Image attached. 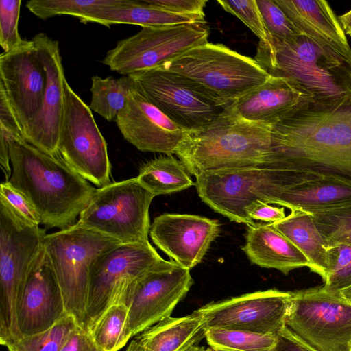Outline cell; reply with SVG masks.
<instances>
[{
	"instance_id": "13",
	"label": "cell",
	"mask_w": 351,
	"mask_h": 351,
	"mask_svg": "<svg viewBox=\"0 0 351 351\" xmlns=\"http://www.w3.org/2000/svg\"><path fill=\"white\" fill-rule=\"evenodd\" d=\"M130 76L141 95L189 133L205 129L226 108L189 79L162 67Z\"/></svg>"
},
{
	"instance_id": "48",
	"label": "cell",
	"mask_w": 351,
	"mask_h": 351,
	"mask_svg": "<svg viewBox=\"0 0 351 351\" xmlns=\"http://www.w3.org/2000/svg\"><path fill=\"white\" fill-rule=\"evenodd\" d=\"M341 295L351 304V285L339 291Z\"/></svg>"
},
{
	"instance_id": "12",
	"label": "cell",
	"mask_w": 351,
	"mask_h": 351,
	"mask_svg": "<svg viewBox=\"0 0 351 351\" xmlns=\"http://www.w3.org/2000/svg\"><path fill=\"white\" fill-rule=\"evenodd\" d=\"M206 23L182 24L165 27H142L120 40L102 62L123 75L160 67L187 51L208 43Z\"/></svg>"
},
{
	"instance_id": "43",
	"label": "cell",
	"mask_w": 351,
	"mask_h": 351,
	"mask_svg": "<svg viewBox=\"0 0 351 351\" xmlns=\"http://www.w3.org/2000/svg\"><path fill=\"white\" fill-rule=\"evenodd\" d=\"M61 351H104L94 342L89 330L77 325Z\"/></svg>"
},
{
	"instance_id": "10",
	"label": "cell",
	"mask_w": 351,
	"mask_h": 351,
	"mask_svg": "<svg viewBox=\"0 0 351 351\" xmlns=\"http://www.w3.org/2000/svg\"><path fill=\"white\" fill-rule=\"evenodd\" d=\"M285 325L318 351H350L351 304L324 286L291 291Z\"/></svg>"
},
{
	"instance_id": "28",
	"label": "cell",
	"mask_w": 351,
	"mask_h": 351,
	"mask_svg": "<svg viewBox=\"0 0 351 351\" xmlns=\"http://www.w3.org/2000/svg\"><path fill=\"white\" fill-rule=\"evenodd\" d=\"M291 211L289 215L272 225L304 254L311 264V271L318 274L324 282L327 249L312 215L301 210Z\"/></svg>"
},
{
	"instance_id": "29",
	"label": "cell",
	"mask_w": 351,
	"mask_h": 351,
	"mask_svg": "<svg viewBox=\"0 0 351 351\" xmlns=\"http://www.w3.org/2000/svg\"><path fill=\"white\" fill-rule=\"evenodd\" d=\"M136 178L155 196L181 191L195 184L184 165L171 155L143 164Z\"/></svg>"
},
{
	"instance_id": "44",
	"label": "cell",
	"mask_w": 351,
	"mask_h": 351,
	"mask_svg": "<svg viewBox=\"0 0 351 351\" xmlns=\"http://www.w3.org/2000/svg\"><path fill=\"white\" fill-rule=\"evenodd\" d=\"M271 351H318L304 341L287 326L277 333V343Z\"/></svg>"
},
{
	"instance_id": "45",
	"label": "cell",
	"mask_w": 351,
	"mask_h": 351,
	"mask_svg": "<svg viewBox=\"0 0 351 351\" xmlns=\"http://www.w3.org/2000/svg\"><path fill=\"white\" fill-rule=\"evenodd\" d=\"M249 217L253 220H259L268 223L277 222L285 218L284 207L271 206L270 204L258 202L247 211Z\"/></svg>"
},
{
	"instance_id": "33",
	"label": "cell",
	"mask_w": 351,
	"mask_h": 351,
	"mask_svg": "<svg viewBox=\"0 0 351 351\" xmlns=\"http://www.w3.org/2000/svg\"><path fill=\"white\" fill-rule=\"evenodd\" d=\"M128 0H31L27 8L37 17L46 20L58 15L77 17L83 23L104 8L123 4Z\"/></svg>"
},
{
	"instance_id": "6",
	"label": "cell",
	"mask_w": 351,
	"mask_h": 351,
	"mask_svg": "<svg viewBox=\"0 0 351 351\" xmlns=\"http://www.w3.org/2000/svg\"><path fill=\"white\" fill-rule=\"evenodd\" d=\"M160 67L189 79L224 107L262 84L269 76L254 59L222 44L208 42Z\"/></svg>"
},
{
	"instance_id": "42",
	"label": "cell",
	"mask_w": 351,
	"mask_h": 351,
	"mask_svg": "<svg viewBox=\"0 0 351 351\" xmlns=\"http://www.w3.org/2000/svg\"><path fill=\"white\" fill-rule=\"evenodd\" d=\"M0 128L9 135L25 139L20 123L1 87H0Z\"/></svg>"
},
{
	"instance_id": "35",
	"label": "cell",
	"mask_w": 351,
	"mask_h": 351,
	"mask_svg": "<svg viewBox=\"0 0 351 351\" xmlns=\"http://www.w3.org/2000/svg\"><path fill=\"white\" fill-rule=\"evenodd\" d=\"M77 325L75 319L66 314L48 330L24 337L6 347L8 351H61Z\"/></svg>"
},
{
	"instance_id": "18",
	"label": "cell",
	"mask_w": 351,
	"mask_h": 351,
	"mask_svg": "<svg viewBox=\"0 0 351 351\" xmlns=\"http://www.w3.org/2000/svg\"><path fill=\"white\" fill-rule=\"evenodd\" d=\"M0 77V87L24 134L43 105L46 87L45 71L32 40H25L16 49L1 54Z\"/></svg>"
},
{
	"instance_id": "40",
	"label": "cell",
	"mask_w": 351,
	"mask_h": 351,
	"mask_svg": "<svg viewBox=\"0 0 351 351\" xmlns=\"http://www.w3.org/2000/svg\"><path fill=\"white\" fill-rule=\"evenodd\" d=\"M0 198L4 199L16 213L28 221L41 225L40 217L27 198L9 182L0 185Z\"/></svg>"
},
{
	"instance_id": "2",
	"label": "cell",
	"mask_w": 351,
	"mask_h": 351,
	"mask_svg": "<svg viewBox=\"0 0 351 351\" xmlns=\"http://www.w3.org/2000/svg\"><path fill=\"white\" fill-rule=\"evenodd\" d=\"M9 146L12 174L8 182L22 193L45 228L66 229L86 207L96 191L60 156H50L24 138L1 130Z\"/></svg>"
},
{
	"instance_id": "22",
	"label": "cell",
	"mask_w": 351,
	"mask_h": 351,
	"mask_svg": "<svg viewBox=\"0 0 351 351\" xmlns=\"http://www.w3.org/2000/svg\"><path fill=\"white\" fill-rule=\"evenodd\" d=\"M311 98L293 81L269 75L265 82L226 108L245 120L274 125Z\"/></svg>"
},
{
	"instance_id": "51",
	"label": "cell",
	"mask_w": 351,
	"mask_h": 351,
	"mask_svg": "<svg viewBox=\"0 0 351 351\" xmlns=\"http://www.w3.org/2000/svg\"><path fill=\"white\" fill-rule=\"evenodd\" d=\"M350 351H351V345H350Z\"/></svg>"
},
{
	"instance_id": "31",
	"label": "cell",
	"mask_w": 351,
	"mask_h": 351,
	"mask_svg": "<svg viewBox=\"0 0 351 351\" xmlns=\"http://www.w3.org/2000/svg\"><path fill=\"white\" fill-rule=\"evenodd\" d=\"M128 307L123 302L111 305L89 330L96 345L104 351H118L131 338Z\"/></svg>"
},
{
	"instance_id": "9",
	"label": "cell",
	"mask_w": 351,
	"mask_h": 351,
	"mask_svg": "<svg viewBox=\"0 0 351 351\" xmlns=\"http://www.w3.org/2000/svg\"><path fill=\"white\" fill-rule=\"evenodd\" d=\"M154 197L136 177L111 182L96 190L76 223L121 244L147 242Z\"/></svg>"
},
{
	"instance_id": "16",
	"label": "cell",
	"mask_w": 351,
	"mask_h": 351,
	"mask_svg": "<svg viewBox=\"0 0 351 351\" xmlns=\"http://www.w3.org/2000/svg\"><path fill=\"white\" fill-rule=\"evenodd\" d=\"M291 291L268 289L206 304L197 311L206 327L277 335L285 326Z\"/></svg>"
},
{
	"instance_id": "7",
	"label": "cell",
	"mask_w": 351,
	"mask_h": 351,
	"mask_svg": "<svg viewBox=\"0 0 351 351\" xmlns=\"http://www.w3.org/2000/svg\"><path fill=\"white\" fill-rule=\"evenodd\" d=\"M254 60L269 75L297 83L311 99L330 97L343 91L351 66V60L322 50L303 36L285 43L270 35L266 42L259 41Z\"/></svg>"
},
{
	"instance_id": "17",
	"label": "cell",
	"mask_w": 351,
	"mask_h": 351,
	"mask_svg": "<svg viewBox=\"0 0 351 351\" xmlns=\"http://www.w3.org/2000/svg\"><path fill=\"white\" fill-rule=\"evenodd\" d=\"M46 73V87L43 105L24 130L25 140L52 156L58 152L64 107V83L66 80L58 41L45 33L32 39Z\"/></svg>"
},
{
	"instance_id": "21",
	"label": "cell",
	"mask_w": 351,
	"mask_h": 351,
	"mask_svg": "<svg viewBox=\"0 0 351 351\" xmlns=\"http://www.w3.org/2000/svg\"><path fill=\"white\" fill-rule=\"evenodd\" d=\"M115 121L123 138L141 152L176 154L189 133L137 90Z\"/></svg>"
},
{
	"instance_id": "24",
	"label": "cell",
	"mask_w": 351,
	"mask_h": 351,
	"mask_svg": "<svg viewBox=\"0 0 351 351\" xmlns=\"http://www.w3.org/2000/svg\"><path fill=\"white\" fill-rule=\"evenodd\" d=\"M242 249L253 264L277 269L285 275L295 269L311 267L304 254L272 223H254L247 226Z\"/></svg>"
},
{
	"instance_id": "49",
	"label": "cell",
	"mask_w": 351,
	"mask_h": 351,
	"mask_svg": "<svg viewBox=\"0 0 351 351\" xmlns=\"http://www.w3.org/2000/svg\"><path fill=\"white\" fill-rule=\"evenodd\" d=\"M186 351H210V348L205 349L204 347H199L197 346H193L189 348Z\"/></svg>"
},
{
	"instance_id": "15",
	"label": "cell",
	"mask_w": 351,
	"mask_h": 351,
	"mask_svg": "<svg viewBox=\"0 0 351 351\" xmlns=\"http://www.w3.org/2000/svg\"><path fill=\"white\" fill-rule=\"evenodd\" d=\"M193 284L190 270L173 261H165L135 279L123 298L128 307L130 337L171 316Z\"/></svg>"
},
{
	"instance_id": "3",
	"label": "cell",
	"mask_w": 351,
	"mask_h": 351,
	"mask_svg": "<svg viewBox=\"0 0 351 351\" xmlns=\"http://www.w3.org/2000/svg\"><path fill=\"white\" fill-rule=\"evenodd\" d=\"M272 124L242 119L226 108L205 129L188 133L176 152L190 174L267 167Z\"/></svg>"
},
{
	"instance_id": "30",
	"label": "cell",
	"mask_w": 351,
	"mask_h": 351,
	"mask_svg": "<svg viewBox=\"0 0 351 351\" xmlns=\"http://www.w3.org/2000/svg\"><path fill=\"white\" fill-rule=\"evenodd\" d=\"M91 80L90 110L108 121H115L131 95L136 90L133 78L130 75L119 78L95 75Z\"/></svg>"
},
{
	"instance_id": "5",
	"label": "cell",
	"mask_w": 351,
	"mask_h": 351,
	"mask_svg": "<svg viewBox=\"0 0 351 351\" xmlns=\"http://www.w3.org/2000/svg\"><path fill=\"white\" fill-rule=\"evenodd\" d=\"M322 177L301 171L252 167L219 171L196 178L199 197L215 212L247 226L255 222L247 215L258 202L274 204L288 188Z\"/></svg>"
},
{
	"instance_id": "37",
	"label": "cell",
	"mask_w": 351,
	"mask_h": 351,
	"mask_svg": "<svg viewBox=\"0 0 351 351\" xmlns=\"http://www.w3.org/2000/svg\"><path fill=\"white\" fill-rule=\"evenodd\" d=\"M324 287L339 291L351 285V247L339 245L327 249L326 277Z\"/></svg>"
},
{
	"instance_id": "36",
	"label": "cell",
	"mask_w": 351,
	"mask_h": 351,
	"mask_svg": "<svg viewBox=\"0 0 351 351\" xmlns=\"http://www.w3.org/2000/svg\"><path fill=\"white\" fill-rule=\"evenodd\" d=\"M264 24L278 41L292 43L302 35L274 0H256Z\"/></svg>"
},
{
	"instance_id": "8",
	"label": "cell",
	"mask_w": 351,
	"mask_h": 351,
	"mask_svg": "<svg viewBox=\"0 0 351 351\" xmlns=\"http://www.w3.org/2000/svg\"><path fill=\"white\" fill-rule=\"evenodd\" d=\"M121 244L77 223L45 236L44 250L61 289L66 313L82 327L91 269L99 257Z\"/></svg>"
},
{
	"instance_id": "32",
	"label": "cell",
	"mask_w": 351,
	"mask_h": 351,
	"mask_svg": "<svg viewBox=\"0 0 351 351\" xmlns=\"http://www.w3.org/2000/svg\"><path fill=\"white\" fill-rule=\"evenodd\" d=\"M205 337L211 348L228 351H271L277 343V335L221 328H206Z\"/></svg>"
},
{
	"instance_id": "1",
	"label": "cell",
	"mask_w": 351,
	"mask_h": 351,
	"mask_svg": "<svg viewBox=\"0 0 351 351\" xmlns=\"http://www.w3.org/2000/svg\"><path fill=\"white\" fill-rule=\"evenodd\" d=\"M268 162L351 184V67L343 91L307 100L273 125Z\"/></svg>"
},
{
	"instance_id": "4",
	"label": "cell",
	"mask_w": 351,
	"mask_h": 351,
	"mask_svg": "<svg viewBox=\"0 0 351 351\" xmlns=\"http://www.w3.org/2000/svg\"><path fill=\"white\" fill-rule=\"evenodd\" d=\"M46 229L34 224L0 198V343L21 339L17 308L29 276L44 250Z\"/></svg>"
},
{
	"instance_id": "27",
	"label": "cell",
	"mask_w": 351,
	"mask_h": 351,
	"mask_svg": "<svg viewBox=\"0 0 351 351\" xmlns=\"http://www.w3.org/2000/svg\"><path fill=\"white\" fill-rule=\"evenodd\" d=\"M83 23H96L106 27L114 24H132L142 27L206 23L204 16L171 13L154 7L145 0H128L121 5L104 8L86 18Z\"/></svg>"
},
{
	"instance_id": "34",
	"label": "cell",
	"mask_w": 351,
	"mask_h": 351,
	"mask_svg": "<svg viewBox=\"0 0 351 351\" xmlns=\"http://www.w3.org/2000/svg\"><path fill=\"white\" fill-rule=\"evenodd\" d=\"M312 217L326 249L339 245L351 247V204Z\"/></svg>"
},
{
	"instance_id": "26",
	"label": "cell",
	"mask_w": 351,
	"mask_h": 351,
	"mask_svg": "<svg viewBox=\"0 0 351 351\" xmlns=\"http://www.w3.org/2000/svg\"><path fill=\"white\" fill-rule=\"evenodd\" d=\"M351 204V184L331 178L320 177L285 190L274 204L291 210L310 214Z\"/></svg>"
},
{
	"instance_id": "25",
	"label": "cell",
	"mask_w": 351,
	"mask_h": 351,
	"mask_svg": "<svg viewBox=\"0 0 351 351\" xmlns=\"http://www.w3.org/2000/svg\"><path fill=\"white\" fill-rule=\"evenodd\" d=\"M206 329L197 310L184 317L169 316L141 332L125 351H186L205 337Z\"/></svg>"
},
{
	"instance_id": "50",
	"label": "cell",
	"mask_w": 351,
	"mask_h": 351,
	"mask_svg": "<svg viewBox=\"0 0 351 351\" xmlns=\"http://www.w3.org/2000/svg\"><path fill=\"white\" fill-rule=\"evenodd\" d=\"M210 351H228V350H223V349L213 348H210Z\"/></svg>"
},
{
	"instance_id": "14",
	"label": "cell",
	"mask_w": 351,
	"mask_h": 351,
	"mask_svg": "<svg viewBox=\"0 0 351 351\" xmlns=\"http://www.w3.org/2000/svg\"><path fill=\"white\" fill-rule=\"evenodd\" d=\"M165 261L149 241L121 244L104 254L90 271L84 327L90 330L111 305L123 302L135 279Z\"/></svg>"
},
{
	"instance_id": "39",
	"label": "cell",
	"mask_w": 351,
	"mask_h": 351,
	"mask_svg": "<svg viewBox=\"0 0 351 351\" xmlns=\"http://www.w3.org/2000/svg\"><path fill=\"white\" fill-rule=\"evenodd\" d=\"M217 3L226 12L236 16L256 35L260 41L266 42L268 32L256 0L221 1Z\"/></svg>"
},
{
	"instance_id": "46",
	"label": "cell",
	"mask_w": 351,
	"mask_h": 351,
	"mask_svg": "<svg viewBox=\"0 0 351 351\" xmlns=\"http://www.w3.org/2000/svg\"><path fill=\"white\" fill-rule=\"evenodd\" d=\"M0 163L1 167L5 175V181H8L12 174V167L10 165L9 146L6 135L1 132V145H0Z\"/></svg>"
},
{
	"instance_id": "19",
	"label": "cell",
	"mask_w": 351,
	"mask_h": 351,
	"mask_svg": "<svg viewBox=\"0 0 351 351\" xmlns=\"http://www.w3.org/2000/svg\"><path fill=\"white\" fill-rule=\"evenodd\" d=\"M221 232L218 221L190 214L164 213L154 218L149 236L171 261L191 269L199 264Z\"/></svg>"
},
{
	"instance_id": "38",
	"label": "cell",
	"mask_w": 351,
	"mask_h": 351,
	"mask_svg": "<svg viewBox=\"0 0 351 351\" xmlns=\"http://www.w3.org/2000/svg\"><path fill=\"white\" fill-rule=\"evenodd\" d=\"M21 0L0 1V45L5 53L23 44L18 30Z\"/></svg>"
},
{
	"instance_id": "47",
	"label": "cell",
	"mask_w": 351,
	"mask_h": 351,
	"mask_svg": "<svg viewBox=\"0 0 351 351\" xmlns=\"http://www.w3.org/2000/svg\"><path fill=\"white\" fill-rule=\"evenodd\" d=\"M338 19L345 34L351 36V10L339 16Z\"/></svg>"
},
{
	"instance_id": "41",
	"label": "cell",
	"mask_w": 351,
	"mask_h": 351,
	"mask_svg": "<svg viewBox=\"0 0 351 351\" xmlns=\"http://www.w3.org/2000/svg\"><path fill=\"white\" fill-rule=\"evenodd\" d=\"M154 7L178 14L205 16L206 0H145Z\"/></svg>"
},
{
	"instance_id": "11",
	"label": "cell",
	"mask_w": 351,
	"mask_h": 351,
	"mask_svg": "<svg viewBox=\"0 0 351 351\" xmlns=\"http://www.w3.org/2000/svg\"><path fill=\"white\" fill-rule=\"evenodd\" d=\"M64 107L58 152L80 176L99 188L111 183V164L107 144L92 110L64 83Z\"/></svg>"
},
{
	"instance_id": "20",
	"label": "cell",
	"mask_w": 351,
	"mask_h": 351,
	"mask_svg": "<svg viewBox=\"0 0 351 351\" xmlns=\"http://www.w3.org/2000/svg\"><path fill=\"white\" fill-rule=\"evenodd\" d=\"M66 314L61 289L43 250L26 282L17 308L21 339L48 330Z\"/></svg>"
},
{
	"instance_id": "23",
	"label": "cell",
	"mask_w": 351,
	"mask_h": 351,
	"mask_svg": "<svg viewBox=\"0 0 351 351\" xmlns=\"http://www.w3.org/2000/svg\"><path fill=\"white\" fill-rule=\"evenodd\" d=\"M301 34L323 51L351 60V48L326 1L274 0Z\"/></svg>"
}]
</instances>
